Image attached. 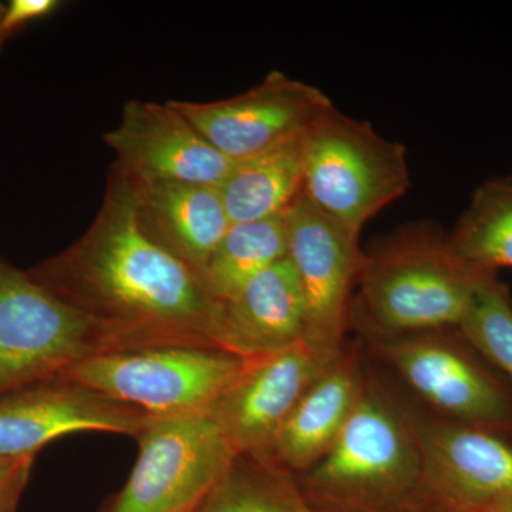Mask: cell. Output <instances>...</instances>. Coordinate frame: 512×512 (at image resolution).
Listing matches in <instances>:
<instances>
[{
    "label": "cell",
    "instance_id": "6da1fadb",
    "mask_svg": "<svg viewBox=\"0 0 512 512\" xmlns=\"http://www.w3.org/2000/svg\"><path fill=\"white\" fill-rule=\"evenodd\" d=\"M26 272L86 318L103 352L221 349L222 303L198 272L151 237L138 215L133 183L117 164L83 237Z\"/></svg>",
    "mask_w": 512,
    "mask_h": 512
},
{
    "label": "cell",
    "instance_id": "7a4b0ae2",
    "mask_svg": "<svg viewBox=\"0 0 512 512\" xmlns=\"http://www.w3.org/2000/svg\"><path fill=\"white\" fill-rule=\"evenodd\" d=\"M493 274L464 262L433 222H412L365 254L350 323L372 342L458 329Z\"/></svg>",
    "mask_w": 512,
    "mask_h": 512
},
{
    "label": "cell",
    "instance_id": "3957f363",
    "mask_svg": "<svg viewBox=\"0 0 512 512\" xmlns=\"http://www.w3.org/2000/svg\"><path fill=\"white\" fill-rule=\"evenodd\" d=\"M308 503L336 511L403 512L416 508L421 450L419 416L372 377L338 440L296 476Z\"/></svg>",
    "mask_w": 512,
    "mask_h": 512
},
{
    "label": "cell",
    "instance_id": "277c9868",
    "mask_svg": "<svg viewBox=\"0 0 512 512\" xmlns=\"http://www.w3.org/2000/svg\"><path fill=\"white\" fill-rule=\"evenodd\" d=\"M410 185L406 147L369 121L332 107L306 130L302 192L356 234Z\"/></svg>",
    "mask_w": 512,
    "mask_h": 512
},
{
    "label": "cell",
    "instance_id": "5b68a950",
    "mask_svg": "<svg viewBox=\"0 0 512 512\" xmlns=\"http://www.w3.org/2000/svg\"><path fill=\"white\" fill-rule=\"evenodd\" d=\"M249 359L218 348L160 346L96 353L63 376L150 416L210 409Z\"/></svg>",
    "mask_w": 512,
    "mask_h": 512
},
{
    "label": "cell",
    "instance_id": "8992f818",
    "mask_svg": "<svg viewBox=\"0 0 512 512\" xmlns=\"http://www.w3.org/2000/svg\"><path fill=\"white\" fill-rule=\"evenodd\" d=\"M127 483L104 512H197L238 456L210 409L154 417Z\"/></svg>",
    "mask_w": 512,
    "mask_h": 512
},
{
    "label": "cell",
    "instance_id": "52a82bcc",
    "mask_svg": "<svg viewBox=\"0 0 512 512\" xmlns=\"http://www.w3.org/2000/svg\"><path fill=\"white\" fill-rule=\"evenodd\" d=\"M96 353L103 348L86 318L0 256V396Z\"/></svg>",
    "mask_w": 512,
    "mask_h": 512
},
{
    "label": "cell",
    "instance_id": "ba28073f",
    "mask_svg": "<svg viewBox=\"0 0 512 512\" xmlns=\"http://www.w3.org/2000/svg\"><path fill=\"white\" fill-rule=\"evenodd\" d=\"M451 330L373 342V348L440 419L512 439V390Z\"/></svg>",
    "mask_w": 512,
    "mask_h": 512
},
{
    "label": "cell",
    "instance_id": "9c48e42d",
    "mask_svg": "<svg viewBox=\"0 0 512 512\" xmlns=\"http://www.w3.org/2000/svg\"><path fill=\"white\" fill-rule=\"evenodd\" d=\"M288 258L305 303V343L332 360L343 352L353 289L365 262L359 234L299 195L284 212Z\"/></svg>",
    "mask_w": 512,
    "mask_h": 512
},
{
    "label": "cell",
    "instance_id": "30bf717a",
    "mask_svg": "<svg viewBox=\"0 0 512 512\" xmlns=\"http://www.w3.org/2000/svg\"><path fill=\"white\" fill-rule=\"evenodd\" d=\"M173 104L212 146L234 161L301 136L335 107L318 87L281 72L269 73L252 89L229 99Z\"/></svg>",
    "mask_w": 512,
    "mask_h": 512
},
{
    "label": "cell",
    "instance_id": "8fae6325",
    "mask_svg": "<svg viewBox=\"0 0 512 512\" xmlns=\"http://www.w3.org/2000/svg\"><path fill=\"white\" fill-rule=\"evenodd\" d=\"M419 497L430 512H460L512 500V441L478 427L419 416Z\"/></svg>",
    "mask_w": 512,
    "mask_h": 512
},
{
    "label": "cell",
    "instance_id": "7c38bea8",
    "mask_svg": "<svg viewBox=\"0 0 512 512\" xmlns=\"http://www.w3.org/2000/svg\"><path fill=\"white\" fill-rule=\"evenodd\" d=\"M116 163L147 183H190L220 187L234 160L212 146L173 101L130 100L119 124L104 134Z\"/></svg>",
    "mask_w": 512,
    "mask_h": 512
},
{
    "label": "cell",
    "instance_id": "4fadbf2b",
    "mask_svg": "<svg viewBox=\"0 0 512 512\" xmlns=\"http://www.w3.org/2000/svg\"><path fill=\"white\" fill-rule=\"evenodd\" d=\"M153 416L56 377L0 396V457L36 456L74 433L123 434L137 439Z\"/></svg>",
    "mask_w": 512,
    "mask_h": 512
},
{
    "label": "cell",
    "instance_id": "5bb4252c",
    "mask_svg": "<svg viewBox=\"0 0 512 512\" xmlns=\"http://www.w3.org/2000/svg\"><path fill=\"white\" fill-rule=\"evenodd\" d=\"M332 360L305 342L249 359L210 407L237 453L268 458L296 403Z\"/></svg>",
    "mask_w": 512,
    "mask_h": 512
},
{
    "label": "cell",
    "instance_id": "9a60e30c",
    "mask_svg": "<svg viewBox=\"0 0 512 512\" xmlns=\"http://www.w3.org/2000/svg\"><path fill=\"white\" fill-rule=\"evenodd\" d=\"M305 303L288 256L252 278L222 302L218 343L234 355L255 359L305 342Z\"/></svg>",
    "mask_w": 512,
    "mask_h": 512
},
{
    "label": "cell",
    "instance_id": "2e32d148",
    "mask_svg": "<svg viewBox=\"0 0 512 512\" xmlns=\"http://www.w3.org/2000/svg\"><path fill=\"white\" fill-rule=\"evenodd\" d=\"M355 353H340L308 387L276 437L269 460L293 476L311 470L338 440L365 392Z\"/></svg>",
    "mask_w": 512,
    "mask_h": 512
},
{
    "label": "cell",
    "instance_id": "e0dca14e",
    "mask_svg": "<svg viewBox=\"0 0 512 512\" xmlns=\"http://www.w3.org/2000/svg\"><path fill=\"white\" fill-rule=\"evenodd\" d=\"M130 180L138 215L151 237L202 276L232 225L220 188Z\"/></svg>",
    "mask_w": 512,
    "mask_h": 512
},
{
    "label": "cell",
    "instance_id": "ac0fdd59",
    "mask_svg": "<svg viewBox=\"0 0 512 512\" xmlns=\"http://www.w3.org/2000/svg\"><path fill=\"white\" fill-rule=\"evenodd\" d=\"M305 133L235 161L218 187L232 224L284 214L302 194Z\"/></svg>",
    "mask_w": 512,
    "mask_h": 512
},
{
    "label": "cell",
    "instance_id": "d6986e66",
    "mask_svg": "<svg viewBox=\"0 0 512 512\" xmlns=\"http://www.w3.org/2000/svg\"><path fill=\"white\" fill-rule=\"evenodd\" d=\"M288 256L284 214L232 224L218 245L202 279L218 302H227L266 268Z\"/></svg>",
    "mask_w": 512,
    "mask_h": 512
},
{
    "label": "cell",
    "instance_id": "ffe728a7",
    "mask_svg": "<svg viewBox=\"0 0 512 512\" xmlns=\"http://www.w3.org/2000/svg\"><path fill=\"white\" fill-rule=\"evenodd\" d=\"M448 238L473 268L494 274L512 268V175L481 184Z\"/></svg>",
    "mask_w": 512,
    "mask_h": 512
},
{
    "label": "cell",
    "instance_id": "44dd1931",
    "mask_svg": "<svg viewBox=\"0 0 512 512\" xmlns=\"http://www.w3.org/2000/svg\"><path fill=\"white\" fill-rule=\"evenodd\" d=\"M197 512H316L298 480L269 458L238 454Z\"/></svg>",
    "mask_w": 512,
    "mask_h": 512
},
{
    "label": "cell",
    "instance_id": "7402d4cb",
    "mask_svg": "<svg viewBox=\"0 0 512 512\" xmlns=\"http://www.w3.org/2000/svg\"><path fill=\"white\" fill-rule=\"evenodd\" d=\"M457 330L481 359L512 384V298L497 275L488 276L481 284Z\"/></svg>",
    "mask_w": 512,
    "mask_h": 512
},
{
    "label": "cell",
    "instance_id": "603a6c76",
    "mask_svg": "<svg viewBox=\"0 0 512 512\" xmlns=\"http://www.w3.org/2000/svg\"><path fill=\"white\" fill-rule=\"evenodd\" d=\"M36 456L0 457V512H18Z\"/></svg>",
    "mask_w": 512,
    "mask_h": 512
},
{
    "label": "cell",
    "instance_id": "cb8c5ba5",
    "mask_svg": "<svg viewBox=\"0 0 512 512\" xmlns=\"http://www.w3.org/2000/svg\"><path fill=\"white\" fill-rule=\"evenodd\" d=\"M63 3L59 0H10L5 5L2 32L6 39H12L20 30L28 28L37 20L53 15Z\"/></svg>",
    "mask_w": 512,
    "mask_h": 512
},
{
    "label": "cell",
    "instance_id": "d4e9b609",
    "mask_svg": "<svg viewBox=\"0 0 512 512\" xmlns=\"http://www.w3.org/2000/svg\"><path fill=\"white\" fill-rule=\"evenodd\" d=\"M460 512H512V500L500 501V503L484 505V507Z\"/></svg>",
    "mask_w": 512,
    "mask_h": 512
},
{
    "label": "cell",
    "instance_id": "484cf974",
    "mask_svg": "<svg viewBox=\"0 0 512 512\" xmlns=\"http://www.w3.org/2000/svg\"><path fill=\"white\" fill-rule=\"evenodd\" d=\"M5 5V2H0V50H2V47L5 46L6 42H8V39H6L2 32V20L3 15H5Z\"/></svg>",
    "mask_w": 512,
    "mask_h": 512
},
{
    "label": "cell",
    "instance_id": "4316f807",
    "mask_svg": "<svg viewBox=\"0 0 512 512\" xmlns=\"http://www.w3.org/2000/svg\"><path fill=\"white\" fill-rule=\"evenodd\" d=\"M403 512H430V511H427V510H423V508H410V510H407V511H403Z\"/></svg>",
    "mask_w": 512,
    "mask_h": 512
}]
</instances>
